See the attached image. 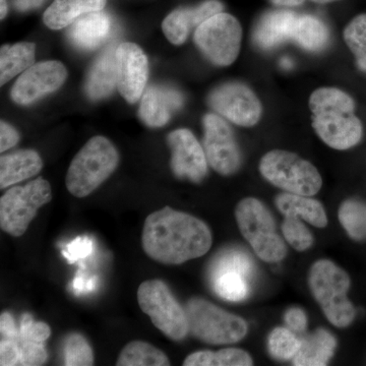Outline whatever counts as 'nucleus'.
<instances>
[{"mask_svg":"<svg viewBox=\"0 0 366 366\" xmlns=\"http://www.w3.org/2000/svg\"><path fill=\"white\" fill-rule=\"evenodd\" d=\"M213 242L211 230L196 217L170 207L154 212L144 221L142 245L154 261L182 264L203 257Z\"/></svg>","mask_w":366,"mask_h":366,"instance_id":"f257e3e1","label":"nucleus"},{"mask_svg":"<svg viewBox=\"0 0 366 366\" xmlns=\"http://www.w3.org/2000/svg\"><path fill=\"white\" fill-rule=\"evenodd\" d=\"M312 125L317 136L335 150H348L362 139L363 127L353 99L336 88H320L310 98Z\"/></svg>","mask_w":366,"mask_h":366,"instance_id":"f03ea898","label":"nucleus"},{"mask_svg":"<svg viewBox=\"0 0 366 366\" xmlns=\"http://www.w3.org/2000/svg\"><path fill=\"white\" fill-rule=\"evenodd\" d=\"M119 155L104 137H92L72 159L66 175V189L76 197H85L114 172Z\"/></svg>","mask_w":366,"mask_h":366,"instance_id":"7ed1b4c3","label":"nucleus"},{"mask_svg":"<svg viewBox=\"0 0 366 366\" xmlns=\"http://www.w3.org/2000/svg\"><path fill=\"white\" fill-rule=\"evenodd\" d=\"M308 285L332 325L347 327L355 319V308L348 300L350 278L333 262L320 259L312 264Z\"/></svg>","mask_w":366,"mask_h":366,"instance_id":"20e7f679","label":"nucleus"},{"mask_svg":"<svg viewBox=\"0 0 366 366\" xmlns=\"http://www.w3.org/2000/svg\"><path fill=\"white\" fill-rule=\"evenodd\" d=\"M235 218L243 237L255 254L267 262H278L287 255V247L277 233L271 212L254 197H247L235 209Z\"/></svg>","mask_w":366,"mask_h":366,"instance_id":"39448f33","label":"nucleus"},{"mask_svg":"<svg viewBox=\"0 0 366 366\" xmlns=\"http://www.w3.org/2000/svg\"><path fill=\"white\" fill-rule=\"evenodd\" d=\"M189 333L204 343L227 345L247 334L245 320L203 298H192L185 307Z\"/></svg>","mask_w":366,"mask_h":366,"instance_id":"423d86ee","label":"nucleus"},{"mask_svg":"<svg viewBox=\"0 0 366 366\" xmlns=\"http://www.w3.org/2000/svg\"><path fill=\"white\" fill-rule=\"evenodd\" d=\"M259 171L269 183L290 194L312 197L322 184L317 168L291 152H269L262 158Z\"/></svg>","mask_w":366,"mask_h":366,"instance_id":"0eeeda50","label":"nucleus"},{"mask_svg":"<svg viewBox=\"0 0 366 366\" xmlns=\"http://www.w3.org/2000/svg\"><path fill=\"white\" fill-rule=\"evenodd\" d=\"M51 199V185L42 177L7 190L0 199V227L7 234L20 237L41 207Z\"/></svg>","mask_w":366,"mask_h":366,"instance_id":"6e6552de","label":"nucleus"},{"mask_svg":"<svg viewBox=\"0 0 366 366\" xmlns=\"http://www.w3.org/2000/svg\"><path fill=\"white\" fill-rule=\"evenodd\" d=\"M137 301L154 326L173 341H182L189 333L187 312L162 280L144 281L137 289Z\"/></svg>","mask_w":366,"mask_h":366,"instance_id":"1a4fd4ad","label":"nucleus"},{"mask_svg":"<svg viewBox=\"0 0 366 366\" xmlns=\"http://www.w3.org/2000/svg\"><path fill=\"white\" fill-rule=\"evenodd\" d=\"M242 29L234 16L219 13L204 21L194 32V42L202 53L219 66H228L237 59Z\"/></svg>","mask_w":366,"mask_h":366,"instance_id":"9d476101","label":"nucleus"},{"mask_svg":"<svg viewBox=\"0 0 366 366\" xmlns=\"http://www.w3.org/2000/svg\"><path fill=\"white\" fill-rule=\"evenodd\" d=\"M254 273V261L247 252L238 249L224 250L212 266V285L223 300L239 302L249 295V281Z\"/></svg>","mask_w":366,"mask_h":366,"instance_id":"9b49d317","label":"nucleus"},{"mask_svg":"<svg viewBox=\"0 0 366 366\" xmlns=\"http://www.w3.org/2000/svg\"><path fill=\"white\" fill-rule=\"evenodd\" d=\"M204 150L207 160L219 174H233L239 169L242 155L234 134L227 122L216 114L204 117Z\"/></svg>","mask_w":366,"mask_h":366,"instance_id":"f8f14e48","label":"nucleus"},{"mask_svg":"<svg viewBox=\"0 0 366 366\" xmlns=\"http://www.w3.org/2000/svg\"><path fill=\"white\" fill-rule=\"evenodd\" d=\"M209 104L219 114L240 127H254L259 122L262 105L249 86L228 83L216 88L209 96Z\"/></svg>","mask_w":366,"mask_h":366,"instance_id":"ddd939ff","label":"nucleus"},{"mask_svg":"<svg viewBox=\"0 0 366 366\" xmlns=\"http://www.w3.org/2000/svg\"><path fill=\"white\" fill-rule=\"evenodd\" d=\"M67 78L66 66L59 61L35 64L21 74L11 89V99L29 105L59 90Z\"/></svg>","mask_w":366,"mask_h":366,"instance_id":"4468645a","label":"nucleus"},{"mask_svg":"<svg viewBox=\"0 0 366 366\" xmlns=\"http://www.w3.org/2000/svg\"><path fill=\"white\" fill-rule=\"evenodd\" d=\"M172 158L171 169L179 179L203 182L208 172L206 153L194 134L189 129H180L168 136Z\"/></svg>","mask_w":366,"mask_h":366,"instance_id":"2eb2a0df","label":"nucleus"},{"mask_svg":"<svg viewBox=\"0 0 366 366\" xmlns=\"http://www.w3.org/2000/svg\"><path fill=\"white\" fill-rule=\"evenodd\" d=\"M117 88L127 102L136 103L146 89L149 61L139 46L124 42L117 46Z\"/></svg>","mask_w":366,"mask_h":366,"instance_id":"dca6fc26","label":"nucleus"},{"mask_svg":"<svg viewBox=\"0 0 366 366\" xmlns=\"http://www.w3.org/2000/svg\"><path fill=\"white\" fill-rule=\"evenodd\" d=\"M222 11L223 4L218 0H206L197 6L180 7L166 16L162 30L172 44L182 45L187 41L190 31Z\"/></svg>","mask_w":366,"mask_h":366,"instance_id":"f3484780","label":"nucleus"},{"mask_svg":"<svg viewBox=\"0 0 366 366\" xmlns=\"http://www.w3.org/2000/svg\"><path fill=\"white\" fill-rule=\"evenodd\" d=\"M182 104L183 97L179 92L167 86H150L144 92L139 117L148 127H164Z\"/></svg>","mask_w":366,"mask_h":366,"instance_id":"a211bd4d","label":"nucleus"},{"mask_svg":"<svg viewBox=\"0 0 366 366\" xmlns=\"http://www.w3.org/2000/svg\"><path fill=\"white\" fill-rule=\"evenodd\" d=\"M112 20L109 14L103 11H92L83 14L71 24L69 39L71 44L83 50L97 48L110 36Z\"/></svg>","mask_w":366,"mask_h":366,"instance_id":"6ab92c4d","label":"nucleus"},{"mask_svg":"<svg viewBox=\"0 0 366 366\" xmlns=\"http://www.w3.org/2000/svg\"><path fill=\"white\" fill-rule=\"evenodd\" d=\"M117 46H108L94 61L89 71L85 90L91 100L97 101L108 97L117 86Z\"/></svg>","mask_w":366,"mask_h":366,"instance_id":"aec40b11","label":"nucleus"},{"mask_svg":"<svg viewBox=\"0 0 366 366\" xmlns=\"http://www.w3.org/2000/svg\"><path fill=\"white\" fill-rule=\"evenodd\" d=\"M297 14L289 11H272L264 14L255 26V43L262 49H272L292 39Z\"/></svg>","mask_w":366,"mask_h":366,"instance_id":"412c9836","label":"nucleus"},{"mask_svg":"<svg viewBox=\"0 0 366 366\" xmlns=\"http://www.w3.org/2000/svg\"><path fill=\"white\" fill-rule=\"evenodd\" d=\"M43 167L39 154L34 150L16 151L0 158V187L2 189L35 177Z\"/></svg>","mask_w":366,"mask_h":366,"instance_id":"4be33fe9","label":"nucleus"},{"mask_svg":"<svg viewBox=\"0 0 366 366\" xmlns=\"http://www.w3.org/2000/svg\"><path fill=\"white\" fill-rule=\"evenodd\" d=\"M105 6L106 0H54L45 11L43 21L48 28L60 30L83 14L102 11Z\"/></svg>","mask_w":366,"mask_h":366,"instance_id":"5701e85b","label":"nucleus"},{"mask_svg":"<svg viewBox=\"0 0 366 366\" xmlns=\"http://www.w3.org/2000/svg\"><path fill=\"white\" fill-rule=\"evenodd\" d=\"M336 347L337 341L333 335L326 330L319 329L301 340L300 350L293 358V365H327L330 360L333 357Z\"/></svg>","mask_w":366,"mask_h":366,"instance_id":"b1692460","label":"nucleus"},{"mask_svg":"<svg viewBox=\"0 0 366 366\" xmlns=\"http://www.w3.org/2000/svg\"><path fill=\"white\" fill-rule=\"evenodd\" d=\"M274 203L284 216L298 217L317 228H324L327 225L324 206L312 197L284 192L276 197Z\"/></svg>","mask_w":366,"mask_h":366,"instance_id":"393cba45","label":"nucleus"},{"mask_svg":"<svg viewBox=\"0 0 366 366\" xmlns=\"http://www.w3.org/2000/svg\"><path fill=\"white\" fill-rule=\"evenodd\" d=\"M36 46L21 42L4 45L0 52V85H6L14 76L35 64Z\"/></svg>","mask_w":366,"mask_h":366,"instance_id":"a878e982","label":"nucleus"},{"mask_svg":"<svg viewBox=\"0 0 366 366\" xmlns=\"http://www.w3.org/2000/svg\"><path fill=\"white\" fill-rule=\"evenodd\" d=\"M292 39L308 51H320L329 42V30L317 16L301 14L296 20Z\"/></svg>","mask_w":366,"mask_h":366,"instance_id":"bb28decb","label":"nucleus"},{"mask_svg":"<svg viewBox=\"0 0 366 366\" xmlns=\"http://www.w3.org/2000/svg\"><path fill=\"white\" fill-rule=\"evenodd\" d=\"M117 365L167 366L170 365V360L163 351L152 344L143 341H134L122 349Z\"/></svg>","mask_w":366,"mask_h":366,"instance_id":"cd10ccee","label":"nucleus"},{"mask_svg":"<svg viewBox=\"0 0 366 366\" xmlns=\"http://www.w3.org/2000/svg\"><path fill=\"white\" fill-rule=\"evenodd\" d=\"M252 358L247 351L237 348H225L213 351H199L185 358L184 366H249Z\"/></svg>","mask_w":366,"mask_h":366,"instance_id":"c85d7f7f","label":"nucleus"},{"mask_svg":"<svg viewBox=\"0 0 366 366\" xmlns=\"http://www.w3.org/2000/svg\"><path fill=\"white\" fill-rule=\"evenodd\" d=\"M339 220L351 238L366 240V204L360 201L344 202L339 209Z\"/></svg>","mask_w":366,"mask_h":366,"instance_id":"c756f323","label":"nucleus"},{"mask_svg":"<svg viewBox=\"0 0 366 366\" xmlns=\"http://www.w3.org/2000/svg\"><path fill=\"white\" fill-rule=\"evenodd\" d=\"M344 40L355 56L358 67L366 72V14L356 16L349 23L344 31Z\"/></svg>","mask_w":366,"mask_h":366,"instance_id":"7c9ffc66","label":"nucleus"},{"mask_svg":"<svg viewBox=\"0 0 366 366\" xmlns=\"http://www.w3.org/2000/svg\"><path fill=\"white\" fill-rule=\"evenodd\" d=\"M300 344L301 340L290 329L276 327L269 336V352L278 360H293L300 350Z\"/></svg>","mask_w":366,"mask_h":366,"instance_id":"2f4dec72","label":"nucleus"},{"mask_svg":"<svg viewBox=\"0 0 366 366\" xmlns=\"http://www.w3.org/2000/svg\"><path fill=\"white\" fill-rule=\"evenodd\" d=\"M64 365L91 366L94 365V353L85 337L71 333L64 343Z\"/></svg>","mask_w":366,"mask_h":366,"instance_id":"473e14b6","label":"nucleus"},{"mask_svg":"<svg viewBox=\"0 0 366 366\" xmlns=\"http://www.w3.org/2000/svg\"><path fill=\"white\" fill-rule=\"evenodd\" d=\"M282 233L289 244L298 252H305L314 244V236L298 217L285 216Z\"/></svg>","mask_w":366,"mask_h":366,"instance_id":"72a5a7b5","label":"nucleus"},{"mask_svg":"<svg viewBox=\"0 0 366 366\" xmlns=\"http://www.w3.org/2000/svg\"><path fill=\"white\" fill-rule=\"evenodd\" d=\"M14 341L18 344L20 348V362L21 366H37L45 365L48 360V353L43 343L25 340L20 336L14 339Z\"/></svg>","mask_w":366,"mask_h":366,"instance_id":"f704fd0d","label":"nucleus"},{"mask_svg":"<svg viewBox=\"0 0 366 366\" xmlns=\"http://www.w3.org/2000/svg\"><path fill=\"white\" fill-rule=\"evenodd\" d=\"M51 335V329L47 324L35 322L31 315H21L19 325V336L25 340L44 343Z\"/></svg>","mask_w":366,"mask_h":366,"instance_id":"c9c22d12","label":"nucleus"},{"mask_svg":"<svg viewBox=\"0 0 366 366\" xmlns=\"http://www.w3.org/2000/svg\"><path fill=\"white\" fill-rule=\"evenodd\" d=\"M94 249V242L88 236H81L76 237L66 245V249L62 250V254L67 261L74 264V262L86 259L92 254Z\"/></svg>","mask_w":366,"mask_h":366,"instance_id":"e433bc0d","label":"nucleus"},{"mask_svg":"<svg viewBox=\"0 0 366 366\" xmlns=\"http://www.w3.org/2000/svg\"><path fill=\"white\" fill-rule=\"evenodd\" d=\"M20 356V348L16 342L9 340V339H1V342H0V365H19Z\"/></svg>","mask_w":366,"mask_h":366,"instance_id":"4c0bfd02","label":"nucleus"},{"mask_svg":"<svg viewBox=\"0 0 366 366\" xmlns=\"http://www.w3.org/2000/svg\"><path fill=\"white\" fill-rule=\"evenodd\" d=\"M286 325L295 333H303L307 329V317L300 307L289 308L284 315Z\"/></svg>","mask_w":366,"mask_h":366,"instance_id":"58836bf2","label":"nucleus"},{"mask_svg":"<svg viewBox=\"0 0 366 366\" xmlns=\"http://www.w3.org/2000/svg\"><path fill=\"white\" fill-rule=\"evenodd\" d=\"M20 141V134L11 125L2 120L0 122V152L4 153L13 148Z\"/></svg>","mask_w":366,"mask_h":366,"instance_id":"ea45409f","label":"nucleus"},{"mask_svg":"<svg viewBox=\"0 0 366 366\" xmlns=\"http://www.w3.org/2000/svg\"><path fill=\"white\" fill-rule=\"evenodd\" d=\"M0 332L2 339L14 340L18 337L19 327L16 326L13 315L9 312H2L0 315Z\"/></svg>","mask_w":366,"mask_h":366,"instance_id":"a19ab883","label":"nucleus"},{"mask_svg":"<svg viewBox=\"0 0 366 366\" xmlns=\"http://www.w3.org/2000/svg\"><path fill=\"white\" fill-rule=\"evenodd\" d=\"M96 283H97L96 278L85 280L83 277H76L74 280V283H72V289H74L76 295H81V293L89 292V291L94 290Z\"/></svg>","mask_w":366,"mask_h":366,"instance_id":"79ce46f5","label":"nucleus"},{"mask_svg":"<svg viewBox=\"0 0 366 366\" xmlns=\"http://www.w3.org/2000/svg\"><path fill=\"white\" fill-rule=\"evenodd\" d=\"M43 0H14V6L21 11L36 9L42 4Z\"/></svg>","mask_w":366,"mask_h":366,"instance_id":"37998d69","label":"nucleus"},{"mask_svg":"<svg viewBox=\"0 0 366 366\" xmlns=\"http://www.w3.org/2000/svg\"><path fill=\"white\" fill-rule=\"evenodd\" d=\"M274 4L279 6L292 7L298 6L305 2V0H269Z\"/></svg>","mask_w":366,"mask_h":366,"instance_id":"c03bdc74","label":"nucleus"},{"mask_svg":"<svg viewBox=\"0 0 366 366\" xmlns=\"http://www.w3.org/2000/svg\"><path fill=\"white\" fill-rule=\"evenodd\" d=\"M7 14V6L6 0H1V19L6 18Z\"/></svg>","mask_w":366,"mask_h":366,"instance_id":"a18cd8bd","label":"nucleus"},{"mask_svg":"<svg viewBox=\"0 0 366 366\" xmlns=\"http://www.w3.org/2000/svg\"><path fill=\"white\" fill-rule=\"evenodd\" d=\"M282 67H284V69H291L292 67V62H291L290 59H284L281 61Z\"/></svg>","mask_w":366,"mask_h":366,"instance_id":"49530a36","label":"nucleus"},{"mask_svg":"<svg viewBox=\"0 0 366 366\" xmlns=\"http://www.w3.org/2000/svg\"><path fill=\"white\" fill-rule=\"evenodd\" d=\"M312 1L317 2V4H330V2L338 1V0H312Z\"/></svg>","mask_w":366,"mask_h":366,"instance_id":"de8ad7c7","label":"nucleus"}]
</instances>
